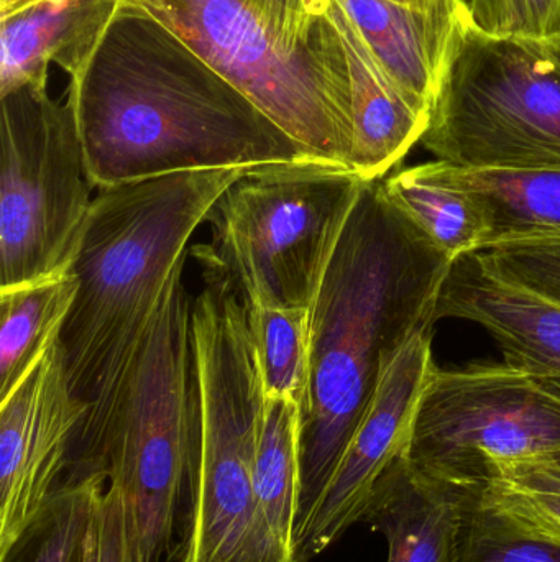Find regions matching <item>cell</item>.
Returning a JSON list of instances; mask_svg holds the SVG:
<instances>
[{"instance_id":"obj_1","label":"cell","mask_w":560,"mask_h":562,"mask_svg":"<svg viewBox=\"0 0 560 562\" xmlns=\"http://www.w3.org/2000/svg\"><path fill=\"white\" fill-rule=\"evenodd\" d=\"M69 78L95 190L309 157L176 33L122 2Z\"/></svg>"},{"instance_id":"obj_2","label":"cell","mask_w":560,"mask_h":562,"mask_svg":"<svg viewBox=\"0 0 560 562\" xmlns=\"http://www.w3.org/2000/svg\"><path fill=\"white\" fill-rule=\"evenodd\" d=\"M453 263L391 200L385 180L362 183L309 307L296 537L357 431L381 373L414 334L436 324Z\"/></svg>"},{"instance_id":"obj_3","label":"cell","mask_w":560,"mask_h":562,"mask_svg":"<svg viewBox=\"0 0 560 562\" xmlns=\"http://www.w3.org/2000/svg\"><path fill=\"white\" fill-rule=\"evenodd\" d=\"M245 170L183 171L95 194L72 259L78 296L59 334L72 393L88 406L75 452L107 422L191 237Z\"/></svg>"},{"instance_id":"obj_4","label":"cell","mask_w":560,"mask_h":562,"mask_svg":"<svg viewBox=\"0 0 560 562\" xmlns=\"http://www.w3.org/2000/svg\"><path fill=\"white\" fill-rule=\"evenodd\" d=\"M186 262L171 277L117 403L72 456L65 481L102 475L137 517L148 562L180 554L193 438L194 370Z\"/></svg>"},{"instance_id":"obj_5","label":"cell","mask_w":560,"mask_h":562,"mask_svg":"<svg viewBox=\"0 0 560 562\" xmlns=\"http://www.w3.org/2000/svg\"><path fill=\"white\" fill-rule=\"evenodd\" d=\"M203 267L191 310L196 396L178 562H245L262 379L249 307L230 281Z\"/></svg>"},{"instance_id":"obj_6","label":"cell","mask_w":560,"mask_h":562,"mask_svg":"<svg viewBox=\"0 0 560 562\" xmlns=\"http://www.w3.org/2000/svg\"><path fill=\"white\" fill-rule=\"evenodd\" d=\"M364 181L347 167L301 158L247 168L210 207L201 266L247 307L309 310Z\"/></svg>"},{"instance_id":"obj_7","label":"cell","mask_w":560,"mask_h":562,"mask_svg":"<svg viewBox=\"0 0 560 562\" xmlns=\"http://www.w3.org/2000/svg\"><path fill=\"white\" fill-rule=\"evenodd\" d=\"M121 2L150 13L176 33L309 157L351 168V98L328 10L308 45L285 52L247 0Z\"/></svg>"},{"instance_id":"obj_8","label":"cell","mask_w":560,"mask_h":562,"mask_svg":"<svg viewBox=\"0 0 560 562\" xmlns=\"http://www.w3.org/2000/svg\"><path fill=\"white\" fill-rule=\"evenodd\" d=\"M459 168H560V66L536 40L473 22L421 140Z\"/></svg>"},{"instance_id":"obj_9","label":"cell","mask_w":560,"mask_h":562,"mask_svg":"<svg viewBox=\"0 0 560 562\" xmlns=\"http://www.w3.org/2000/svg\"><path fill=\"white\" fill-rule=\"evenodd\" d=\"M0 291L71 270L92 183L71 105L48 85L0 98Z\"/></svg>"},{"instance_id":"obj_10","label":"cell","mask_w":560,"mask_h":562,"mask_svg":"<svg viewBox=\"0 0 560 562\" xmlns=\"http://www.w3.org/2000/svg\"><path fill=\"white\" fill-rule=\"evenodd\" d=\"M404 452L424 474L479 491L495 465L560 452V386L508 363L434 366Z\"/></svg>"},{"instance_id":"obj_11","label":"cell","mask_w":560,"mask_h":562,"mask_svg":"<svg viewBox=\"0 0 560 562\" xmlns=\"http://www.w3.org/2000/svg\"><path fill=\"white\" fill-rule=\"evenodd\" d=\"M85 413L59 339L0 400V557L65 482Z\"/></svg>"},{"instance_id":"obj_12","label":"cell","mask_w":560,"mask_h":562,"mask_svg":"<svg viewBox=\"0 0 560 562\" xmlns=\"http://www.w3.org/2000/svg\"><path fill=\"white\" fill-rule=\"evenodd\" d=\"M434 366L433 327H426L404 344L381 373L357 431L296 537L299 561L315 560L361 524L375 485L407 451Z\"/></svg>"},{"instance_id":"obj_13","label":"cell","mask_w":560,"mask_h":562,"mask_svg":"<svg viewBox=\"0 0 560 562\" xmlns=\"http://www.w3.org/2000/svg\"><path fill=\"white\" fill-rule=\"evenodd\" d=\"M391 79L433 112L473 23L469 0H339Z\"/></svg>"},{"instance_id":"obj_14","label":"cell","mask_w":560,"mask_h":562,"mask_svg":"<svg viewBox=\"0 0 560 562\" xmlns=\"http://www.w3.org/2000/svg\"><path fill=\"white\" fill-rule=\"evenodd\" d=\"M469 321L495 340L508 366L560 386V307L490 272L477 254L450 267L434 321Z\"/></svg>"},{"instance_id":"obj_15","label":"cell","mask_w":560,"mask_h":562,"mask_svg":"<svg viewBox=\"0 0 560 562\" xmlns=\"http://www.w3.org/2000/svg\"><path fill=\"white\" fill-rule=\"evenodd\" d=\"M328 15L341 46L351 98V168L362 181L385 180L423 140L433 112L388 76L339 0H331Z\"/></svg>"},{"instance_id":"obj_16","label":"cell","mask_w":560,"mask_h":562,"mask_svg":"<svg viewBox=\"0 0 560 562\" xmlns=\"http://www.w3.org/2000/svg\"><path fill=\"white\" fill-rule=\"evenodd\" d=\"M476 492L424 474L403 452L375 485L362 521L384 535L387 562H459L464 518Z\"/></svg>"},{"instance_id":"obj_17","label":"cell","mask_w":560,"mask_h":562,"mask_svg":"<svg viewBox=\"0 0 560 562\" xmlns=\"http://www.w3.org/2000/svg\"><path fill=\"white\" fill-rule=\"evenodd\" d=\"M121 0L38 2L0 15V98L48 85L49 65L78 71Z\"/></svg>"},{"instance_id":"obj_18","label":"cell","mask_w":560,"mask_h":562,"mask_svg":"<svg viewBox=\"0 0 560 562\" xmlns=\"http://www.w3.org/2000/svg\"><path fill=\"white\" fill-rule=\"evenodd\" d=\"M416 168L473 201L485 221V247L513 237L560 236V168H459L437 160Z\"/></svg>"},{"instance_id":"obj_19","label":"cell","mask_w":560,"mask_h":562,"mask_svg":"<svg viewBox=\"0 0 560 562\" xmlns=\"http://www.w3.org/2000/svg\"><path fill=\"white\" fill-rule=\"evenodd\" d=\"M78 291L72 270L0 291V400L19 386L59 339Z\"/></svg>"},{"instance_id":"obj_20","label":"cell","mask_w":560,"mask_h":562,"mask_svg":"<svg viewBox=\"0 0 560 562\" xmlns=\"http://www.w3.org/2000/svg\"><path fill=\"white\" fill-rule=\"evenodd\" d=\"M391 200L449 259L480 252L487 226L473 201L457 188L423 177L416 167L385 178Z\"/></svg>"},{"instance_id":"obj_21","label":"cell","mask_w":560,"mask_h":562,"mask_svg":"<svg viewBox=\"0 0 560 562\" xmlns=\"http://www.w3.org/2000/svg\"><path fill=\"white\" fill-rule=\"evenodd\" d=\"M105 482L102 475L62 482L0 562H82L92 505Z\"/></svg>"},{"instance_id":"obj_22","label":"cell","mask_w":560,"mask_h":562,"mask_svg":"<svg viewBox=\"0 0 560 562\" xmlns=\"http://www.w3.org/2000/svg\"><path fill=\"white\" fill-rule=\"evenodd\" d=\"M249 324L265 398H293L301 405L311 363L309 310L249 307Z\"/></svg>"},{"instance_id":"obj_23","label":"cell","mask_w":560,"mask_h":562,"mask_svg":"<svg viewBox=\"0 0 560 562\" xmlns=\"http://www.w3.org/2000/svg\"><path fill=\"white\" fill-rule=\"evenodd\" d=\"M479 492L467 505L459 562H560V544L516 530L480 504Z\"/></svg>"},{"instance_id":"obj_24","label":"cell","mask_w":560,"mask_h":562,"mask_svg":"<svg viewBox=\"0 0 560 562\" xmlns=\"http://www.w3.org/2000/svg\"><path fill=\"white\" fill-rule=\"evenodd\" d=\"M477 256L500 279L560 307V236L513 237Z\"/></svg>"},{"instance_id":"obj_25","label":"cell","mask_w":560,"mask_h":562,"mask_svg":"<svg viewBox=\"0 0 560 562\" xmlns=\"http://www.w3.org/2000/svg\"><path fill=\"white\" fill-rule=\"evenodd\" d=\"M82 562H148L137 517L114 485L102 488L92 505Z\"/></svg>"},{"instance_id":"obj_26","label":"cell","mask_w":560,"mask_h":562,"mask_svg":"<svg viewBox=\"0 0 560 562\" xmlns=\"http://www.w3.org/2000/svg\"><path fill=\"white\" fill-rule=\"evenodd\" d=\"M480 504L516 530L560 544V495L539 494L492 481L480 488Z\"/></svg>"},{"instance_id":"obj_27","label":"cell","mask_w":560,"mask_h":562,"mask_svg":"<svg viewBox=\"0 0 560 562\" xmlns=\"http://www.w3.org/2000/svg\"><path fill=\"white\" fill-rule=\"evenodd\" d=\"M276 45L298 52L315 35L331 0H247Z\"/></svg>"},{"instance_id":"obj_28","label":"cell","mask_w":560,"mask_h":562,"mask_svg":"<svg viewBox=\"0 0 560 562\" xmlns=\"http://www.w3.org/2000/svg\"><path fill=\"white\" fill-rule=\"evenodd\" d=\"M506 482L539 494L560 495V452L529 461L495 465L490 481Z\"/></svg>"},{"instance_id":"obj_29","label":"cell","mask_w":560,"mask_h":562,"mask_svg":"<svg viewBox=\"0 0 560 562\" xmlns=\"http://www.w3.org/2000/svg\"><path fill=\"white\" fill-rule=\"evenodd\" d=\"M560 35V0H513L512 35L548 40Z\"/></svg>"},{"instance_id":"obj_30","label":"cell","mask_w":560,"mask_h":562,"mask_svg":"<svg viewBox=\"0 0 560 562\" xmlns=\"http://www.w3.org/2000/svg\"><path fill=\"white\" fill-rule=\"evenodd\" d=\"M473 22L490 35H512L513 0H469Z\"/></svg>"},{"instance_id":"obj_31","label":"cell","mask_w":560,"mask_h":562,"mask_svg":"<svg viewBox=\"0 0 560 562\" xmlns=\"http://www.w3.org/2000/svg\"><path fill=\"white\" fill-rule=\"evenodd\" d=\"M38 2H65V0H0V15L2 13L15 12L23 7L33 5Z\"/></svg>"},{"instance_id":"obj_32","label":"cell","mask_w":560,"mask_h":562,"mask_svg":"<svg viewBox=\"0 0 560 562\" xmlns=\"http://www.w3.org/2000/svg\"><path fill=\"white\" fill-rule=\"evenodd\" d=\"M546 53L560 66V35L548 40H536Z\"/></svg>"},{"instance_id":"obj_33","label":"cell","mask_w":560,"mask_h":562,"mask_svg":"<svg viewBox=\"0 0 560 562\" xmlns=\"http://www.w3.org/2000/svg\"><path fill=\"white\" fill-rule=\"evenodd\" d=\"M403 2H408V0H403Z\"/></svg>"}]
</instances>
